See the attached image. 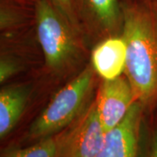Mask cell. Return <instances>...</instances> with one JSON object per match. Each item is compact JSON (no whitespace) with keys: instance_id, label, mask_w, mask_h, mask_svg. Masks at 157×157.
I'll use <instances>...</instances> for the list:
<instances>
[{"instance_id":"6da1fadb","label":"cell","mask_w":157,"mask_h":157,"mask_svg":"<svg viewBox=\"0 0 157 157\" xmlns=\"http://www.w3.org/2000/svg\"><path fill=\"white\" fill-rule=\"evenodd\" d=\"M124 74L147 113L157 111V13L140 0H123Z\"/></svg>"},{"instance_id":"7a4b0ae2","label":"cell","mask_w":157,"mask_h":157,"mask_svg":"<svg viewBox=\"0 0 157 157\" xmlns=\"http://www.w3.org/2000/svg\"><path fill=\"white\" fill-rule=\"evenodd\" d=\"M34 16L45 67L58 77L68 75L84 60V35L73 27L51 0H38Z\"/></svg>"},{"instance_id":"3957f363","label":"cell","mask_w":157,"mask_h":157,"mask_svg":"<svg viewBox=\"0 0 157 157\" xmlns=\"http://www.w3.org/2000/svg\"><path fill=\"white\" fill-rule=\"evenodd\" d=\"M100 79L89 61L34 119L25 140L33 143L59 133L74 122L94 100Z\"/></svg>"},{"instance_id":"277c9868","label":"cell","mask_w":157,"mask_h":157,"mask_svg":"<svg viewBox=\"0 0 157 157\" xmlns=\"http://www.w3.org/2000/svg\"><path fill=\"white\" fill-rule=\"evenodd\" d=\"M94 101L107 133L121 122L137 100L128 78L123 74L113 79H101Z\"/></svg>"},{"instance_id":"5b68a950","label":"cell","mask_w":157,"mask_h":157,"mask_svg":"<svg viewBox=\"0 0 157 157\" xmlns=\"http://www.w3.org/2000/svg\"><path fill=\"white\" fill-rule=\"evenodd\" d=\"M146 113L140 101H135L121 122L106 133L97 157H138L141 128Z\"/></svg>"},{"instance_id":"8992f818","label":"cell","mask_w":157,"mask_h":157,"mask_svg":"<svg viewBox=\"0 0 157 157\" xmlns=\"http://www.w3.org/2000/svg\"><path fill=\"white\" fill-rule=\"evenodd\" d=\"M106 136L94 100L82 114L62 157H97Z\"/></svg>"},{"instance_id":"52a82bcc","label":"cell","mask_w":157,"mask_h":157,"mask_svg":"<svg viewBox=\"0 0 157 157\" xmlns=\"http://www.w3.org/2000/svg\"><path fill=\"white\" fill-rule=\"evenodd\" d=\"M87 35L94 33L102 39L121 36L123 11L120 0H83Z\"/></svg>"},{"instance_id":"ba28073f","label":"cell","mask_w":157,"mask_h":157,"mask_svg":"<svg viewBox=\"0 0 157 157\" xmlns=\"http://www.w3.org/2000/svg\"><path fill=\"white\" fill-rule=\"evenodd\" d=\"M127 61V46L121 36H113L99 41L91 52L90 63L102 80L123 75Z\"/></svg>"},{"instance_id":"9c48e42d","label":"cell","mask_w":157,"mask_h":157,"mask_svg":"<svg viewBox=\"0 0 157 157\" xmlns=\"http://www.w3.org/2000/svg\"><path fill=\"white\" fill-rule=\"evenodd\" d=\"M31 94V86L12 84L0 90V139L5 140L22 117Z\"/></svg>"},{"instance_id":"30bf717a","label":"cell","mask_w":157,"mask_h":157,"mask_svg":"<svg viewBox=\"0 0 157 157\" xmlns=\"http://www.w3.org/2000/svg\"><path fill=\"white\" fill-rule=\"evenodd\" d=\"M81 116L59 133L35 141L25 147H6L2 151L0 157H62Z\"/></svg>"},{"instance_id":"8fae6325","label":"cell","mask_w":157,"mask_h":157,"mask_svg":"<svg viewBox=\"0 0 157 157\" xmlns=\"http://www.w3.org/2000/svg\"><path fill=\"white\" fill-rule=\"evenodd\" d=\"M138 157H157V111L144 118Z\"/></svg>"},{"instance_id":"7c38bea8","label":"cell","mask_w":157,"mask_h":157,"mask_svg":"<svg viewBox=\"0 0 157 157\" xmlns=\"http://www.w3.org/2000/svg\"><path fill=\"white\" fill-rule=\"evenodd\" d=\"M73 27L82 35H87L83 0H51Z\"/></svg>"},{"instance_id":"4fadbf2b","label":"cell","mask_w":157,"mask_h":157,"mask_svg":"<svg viewBox=\"0 0 157 157\" xmlns=\"http://www.w3.org/2000/svg\"><path fill=\"white\" fill-rule=\"evenodd\" d=\"M21 69V65L16 58L11 55H1L0 59V82H6L10 78L17 74Z\"/></svg>"},{"instance_id":"5bb4252c","label":"cell","mask_w":157,"mask_h":157,"mask_svg":"<svg viewBox=\"0 0 157 157\" xmlns=\"http://www.w3.org/2000/svg\"><path fill=\"white\" fill-rule=\"evenodd\" d=\"M12 2L16 3L17 5L25 6V7H28V6H33L35 7V5L37 3L38 0H11Z\"/></svg>"},{"instance_id":"9a60e30c","label":"cell","mask_w":157,"mask_h":157,"mask_svg":"<svg viewBox=\"0 0 157 157\" xmlns=\"http://www.w3.org/2000/svg\"><path fill=\"white\" fill-rule=\"evenodd\" d=\"M142 1L146 6H147L152 11L157 13V0H140Z\"/></svg>"}]
</instances>
